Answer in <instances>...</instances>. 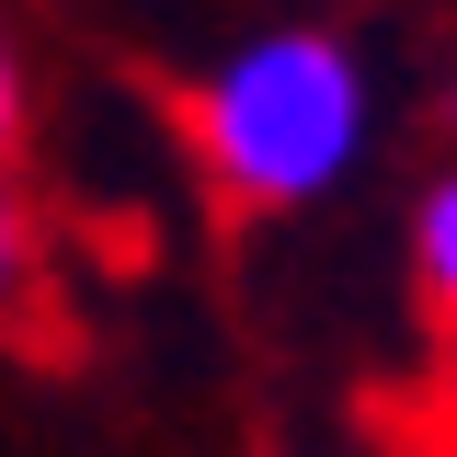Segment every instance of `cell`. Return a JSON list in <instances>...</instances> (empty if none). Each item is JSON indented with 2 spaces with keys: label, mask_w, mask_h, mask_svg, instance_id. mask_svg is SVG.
<instances>
[{
  "label": "cell",
  "mask_w": 457,
  "mask_h": 457,
  "mask_svg": "<svg viewBox=\"0 0 457 457\" xmlns=\"http://www.w3.org/2000/svg\"><path fill=\"white\" fill-rule=\"evenodd\" d=\"M366 137H378V92L332 23H263L218 69H195V92H183V149L240 218L343 195Z\"/></svg>",
  "instance_id": "6da1fadb"
},
{
  "label": "cell",
  "mask_w": 457,
  "mask_h": 457,
  "mask_svg": "<svg viewBox=\"0 0 457 457\" xmlns=\"http://www.w3.org/2000/svg\"><path fill=\"white\" fill-rule=\"evenodd\" d=\"M411 286H423V309L457 332V171H435L423 206H411Z\"/></svg>",
  "instance_id": "7a4b0ae2"
},
{
  "label": "cell",
  "mask_w": 457,
  "mask_h": 457,
  "mask_svg": "<svg viewBox=\"0 0 457 457\" xmlns=\"http://www.w3.org/2000/svg\"><path fill=\"white\" fill-rule=\"evenodd\" d=\"M35 263H46V240H35V206H23V183H12V161H0V309H23Z\"/></svg>",
  "instance_id": "3957f363"
},
{
  "label": "cell",
  "mask_w": 457,
  "mask_h": 457,
  "mask_svg": "<svg viewBox=\"0 0 457 457\" xmlns=\"http://www.w3.org/2000/svg\"><path fill=\"white\" fill-rule=\"evenodd\" d=\"M23 126H35V92H23V57H12V35H0V161L23 149Z\"/></svg>",
  "instance_id": "277c9868"
}]
</instances>
